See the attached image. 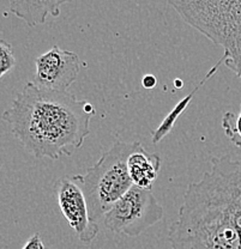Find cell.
<instances>
[{"mask_svg": "<svg viewBox=\"0 0 241 249\" xmlns=\"http://www.w3.org/2000/svg\"><path fill=\"white\" fill-rule=\"evenodd\" d=\"M94 114V106L88 101L29 82L5 110L2 121L34 157L59 160L82 146Z\"/></svg>", "mask_w": 241, "mask_h": 249, "instance_id": "1", "label": "cell"}, {"mask_svg": "<svg viewBox=\"0 0 241 249\" xmlns=\"http://www.w3.org/2000/svg\"><path fill=\"white\" fill-rule=\"evenodd\" d=\"M221 124L225 137L235 147L241 149V105L239 113L225 111L222 116Z\"/></svg>", "mask_w": 241, "mask_h": 249, "instance_id": "12", "label": "cell"}, {"mask_svg": "<svg viewBox=\"0 0 241 249\" xmlns=\"http://www.w3.org/2000/svg\"><path fill=\"white\" fill-rule=\"evenodd\" d=\"M162 160L159 155L147 151L143 146L129 158V173L133 185L151 189L159 176Z\"/></svg>", "mask_w": 241, "mask_h": 249, "instance_id": "10", "label": "cell"}, {"mask_svg": "<svg viewBox=\"0 0 241 249\" xmlns=\"http://www.w3.org/2000/svg\"><path fill=\"white\" fill-rule=\"evenodd\" d=\"M221 64H224V59L223 56H222L221 59H220L219 61H217V64L215 65V66H212V69L209 70L208 73L204 76L203 79L201 80V82L198 83V84L196 85V88L188 93L186 97H184L183 100L180 101V102L178 103L177 106H175L174 108H173L172 111H169V114H168L167 116H166L165 119H163V121L161 123V124L159 127H157L156 129H154V131L151 132V140L154 144H159V142L162 140L165 137H167L168 134H169V132L172 131L173 127H174L175 123H177V120L179 119V116L181 115V114L184 113V111L186 110V108L190 106V102L192 101L194 93L198 91L199 89H201L202 87H203L204 84H205L206 82H208V79H210L212 76H214L215 73L217 72V70H219V67L221 66Z\"/></svg>", "mask_w": 241, "mask_h": 249, "instance_id": "11", "label": "cell"}, {"mask_svg": "<svg viewBox=\"0 0 241 249\" xmlns=\"http://www.w3.org/2000/svg\"><path fill=\"white\" fill-rule=\"evenodd\" d=\"M165 216L163 207L151 189L133 185L102 218L103 225L111 231L137 237L154 227Z\"/></svg>", "mask_w": 241, "mask_h": 249, "instance_id": "5", "label": "cell"}, {"mask_svg": "<svg viewBox=\"0 0 241 249\" xmlns=\"http://www.w3.org/2000/svg\"><path fill=\"white\" fill-rule=\"evenodd\" d=\"M174 83H175V87H177L178 89H180V88L183 87V84H184L183 80H180V79H175Z\"/></svg>", "mask_w": 241, "mask_h": 249, "instance_id": "16", "label": "cell"}, {"mask_svg": "<svg viewBox=\"0 0 241 249\" xmlns=\"http://www.w3.org/2000/svg\"><path fill=\"white\" fill-rule=\"evenodd\" d=\"M167 238L172 249H241L237 228L205 173L186 188Z\"/></svg>", "mask_w": 241, "mask_h": 249, "instance_id": "2", "label": "cell"}, {"mask_svg": "<svg viewBox=\"0 0 241 249\" xmlns=\"http://www.w3.org/2000/svg\"><path fill=\"white\" fill-rule=\"evenodd\" d=\"M34 83L41 89L67 91L78 78L80 71L79 56L60 47L53 46L35 60Z\"/></svg>", "mask_w": 241, "mask_h": 249, "instance_id": "7", "label": "cell"}, {"mask_svg": "<svg viewBox=\"0 0 241 249\" xmlns=\"http://www.w3.org/2000/svg\"><path fill=\"white\" fill-rule=\"evenodd\" d=\"M157 85V78L154 74H145L142 78V87H144V89L151 90L154 89Z\"/></svg>", "mask_w": 241, "mask_h": 249, "instance_id": "15", "label": "cell"}, {"mask_svg": "<svg viewBox=\"0 0 241 249\" xmlns=\"http://www.w3.org/2000/svg\"><path fill=\"white\" fill-rule=\"evenodd\" d=\"M205 174L223 202L241 241V160H233L229 156L215 157L211 160V169Z\"/></svg>", "mask_w": 241, "mask_h": 249, "instance_id": "8", "label": "cell"}, {"mask_svg": "<svg viewBox=\"0 0 241 249\" xmlns=\"http://www.w3.org/2000/svg\"><path fill=\"white\" fill-rule=\"evenodd\" d=\"M16 65L12 46L6 41H0V77H4Z\"/></svg>", "mask_w": 241, "mask_h": 249, "instance_id": "13", "label": "cell"}, {"mask_svg": "<svg viewBox=\"0 0 241 249\" xmlns=\"http://www.w3.org/2000/svg\"><path fill=\"white\" fill-rule=\"evenodd\" d=\"M72 0H9L12 15L24 20L29 27L46 23L48 17H58L60 7Z\"/></svg>", "mask_w": 241, "mask_h": 249, "instance_id": "9", "label": "cell"}, {"mask_svg": "<svg viewBox=\"0 0 241 249\" xmlns=\"http://www.w3.org/2000/svg\"><path fill=\"white\" fill-rule=\"evenodd\" d=\"M22 249H45L40 233H34L32 237L27 241L25 246Z\"/></svg>", "mask_w": 241, "mask_h": 249, "instance_id": "14", "label": "cell"}, {"mask_svg": "<svg viewBox=\"0 0 241 249\" xmlns=\"http://www.w3.org/2000/svg\"><path fill=\"white\" fill-rule=\"evenodd\" d=\"M141 147L139 142L115 140L112 147L84 175L74 176L84 192L90 217L95 223L133 186L128 163L130 156Z\"/></svg>", "mask_w": 241, "mask_h": 249, "instance_id": "4", "label": "cell"}, {"mask_svg": "<svg viewBox=\"0 0 241 249\" xmlns=\"http://www.w3.org/2000/svg\"><path fill=\"white\" fill-rule=\"evenodd\" d=\"M54 191L61 213L78 236L80 242L84 245L92 243L96 238L100 229L97 223L90 217L89 207L82 187L74 180V176H64L56 181Z\"/></svg>", "mask_w": 241, "mask_h": 249, "instance_id": "6", "label": "cell"}, {"mask_svg": "<svg viewBox=\"0 0 241 249\" xmlns=\"http://www.w3.org/2000/svg\"><path fill=\"white\" fill-rule=\"evenodd\" d=\"M188 25L223 49L224 65L241 79V0H167Z\"/></svg>", "mask_w": 241, "mask_h": 249, "instance_id": "3", "label": "cell"}]
</instances>
